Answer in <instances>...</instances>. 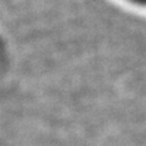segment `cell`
Listing matches in <instances>:
<instances>
[{"label": "cell", "mask_w": 146, "mask_h": 146, "mask_svg": "<svg viewBox=\"0 0 146 146\" xmlns=\"http://www.w3.org/2000/svg\"><path fill=\"white\" fill-rule=\"evenodd\" d=\"M125 1L133 4V5L138 6V7H144V9H146V0H125Z\"/></svg>", "instance_id": "6da1fadb"}]
</instances>
